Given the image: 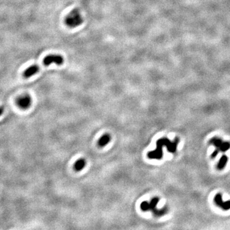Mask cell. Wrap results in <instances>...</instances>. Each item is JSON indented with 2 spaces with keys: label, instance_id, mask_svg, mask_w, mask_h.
I'll use <instances>...</instances> for the list:
<instances>
[{
  "label": "cell",
  "instance_id": "cell-1",
  "mask_svg": "<svg viewBox=\"0 0 230 230\" xmlns=\"http://www.w3.org/2000/svg\"><path fill=\"white\" fill-rule=\"evenodd\" d=\"M179 143V139L176 138L174 142H171L170 141L166 138L160 139L157 142V149L155 151H150L148 153V157L150 159H160L163 157V151L162 148L163 146H166L168 151L171 153L175 152L176 146Z\"/></svg>",
  "mask_w": 230,
  "mask_h": 230
},
{
  "label": "cell",
  "instance_id": "cell-2",
  "mask_svg": "<svg viewBox=\"0 0 230 230\" xmlns=\"http://www.w3.org/2000/svg\"><path fill=\"white\" fill-rule=\"evenodd\" d=\"M83 23V18L78 9H74L67 14L65 23L68 27L74 28L79 26Z\"/></svg>",
  "mask_w": 230,
  "mask_h": 230
},
{
  "label": "cell",
  "instance_id": "cell-3",
  "mask_svg": "<svg viewBox=\"0 0 230 230\" xmlns=\"http://www.w3.org/2000/svg\"><path fill=\"white\" fill-rule=\"evenodd\" d=\"M159 201V199L157 197L154 198V199L151 200L150 203H148L147 202H143L141 205V208L142 209L143 211H146V210H152L154 212L155 214L157 216H162L166 212V210L165 209H162V210H156L155 207Z\"/></svg>",
  "mask_w": 230,
  "mask_h": 230
},
{
  "label": "cell",
  "instance_id": "cell-4",
  "mask_svg": "<svg viewBox=\"0 0 230 230\" xmlns=\"http://www.w3.org/2000/svg\"><path fill=\"white\" fill-rule=\"evenodd\" d=\"M64 58L60 55L51 54L46 56L44 59V64L45 66H48L52 64H55L58 65H60L64 64Z\"/></svg>",
  "mask_w": 230,
  "mask_h": 230
},
{
  "label": "cell",
  "instance_id": "cell-5",
  "mask_svg": "<svg viewBox=\"0 0 230 230\" xmlns=\"http://www.w3.org/2000/svg\"><path fill=\"white\" fill-rule=\"evenodd\" d=\"M210 142L222 151H226L230 148V143L228 142H223L221 139L213 138L210 140Z\"/></svg>",
  "mask_w": 230,
  "mask_h": 230
},
{
  "label": "cell",
  "instance_id": "cell-6",
  "mask_svg": "<svg viewBox=\"0 0 230 230\" xmlns=\"http://www.w3.org/2000/svg\"><path fill=\"white\" fill-rule=\"evenodd\" d=\"M214 201L216 202L217 205L221 207L224 210H228L230 208V201L223 202L222 200V196L221 194H217L216 197H214Z\"/></svg>",
  "mask_w": 230,
  "mask_h": 230
},
{
  "label": "cell",
  "instance_id": "cell-7",
  "mask_svg": "<svg viewBox=\"0 0 230 230\" xmlns=\"http://www.w3.org/2000/svg\"><path fill=\"white\" fill-rule=\"evenodd\" d=\"M17 104L20 108H28L31 104V98L28 95L20 97L17 99Z\"/></svg>",
  "mask_w": 230,
  "mask_h": 230
},
{
  "label": "cell",
  "instance_id": "cell-8",
  "mask_svg": "<svg viewBox=\"0 0 230 230\" xmlns=\"http://www.w3.org/2000/svg\"><path fill=\"white\" fill-rule=\"evenodd\" d=\"M39 70V68L37 65H33L29 67L27 70H26V71L24 73V76L26 77H30L35 74L36 73H37Z\"/></svg>",
  "mask_w": 230,
  "mask_h": 230
},
{
  "label": "cell",
  "instance_id": "cell-9",
  "mask_svg": "<svg viewBox=\"0 0 230 230\" xmlns=\"http://www.w3.org/2000/svg\"><path fill=\"white\" fill-rule=\"evenodd\" d=\"M111 137L109 134H105L103 136L99 139L98 145L100 147H103V146H106L109 141H110Z\"/></svg>",
  "mask_w": 230,
  "mask_h": 230
},
{
  "label": "cell",
  "instance_id": "cell-10",
  "mask_svg": "<svg viewBox=\"0 0 230 230\" xmlns=\"http://www.w3.org/2000/svg\"><path fill=\"white\" fill-rule=\"evenodd\" d=\"M85 160L84 159H79L78 160L74 165V169L77 171H79L82 170L84 167L85 166Z\"/></svg>",
  "mask_w": 230,
  "mask_h": 230
},
{
  "label": "cell",
  "instance_id": "cell-11",
  "mask_svg": "<svg viewBox=\"0 0 230 230\" xmlns=\"http://www.w3.org/2000/svg\"><path fill=\"white\" fill-rule=\"evenodd\" d=\"M228 161V157L226 155H223L221 159L219 162V164L217 165V168L219 169H222L224 167L226 166V164Z\"/></svg>",
  "mask_w": 230,
  "mask_h": 230
},
{
  "label": "cell",
  "instance_id": "cell-12",
  "mask_svg": "<svg viewBox=\"0 0 230 230\" xmlns=\"http://www.w3.org/2000/svg\"><path fill=\"white\" fill-rule=\"evenodd\" d=\"M3 109L2 107H0V115H2L3 113Z\"/></svg>",
  "mask_w": 230,
  "mask_h": 230
}]
</instances>
